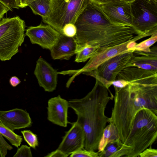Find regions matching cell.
Instances as JSON below:
<instances>
[{"instance_id": "cell-15", "label": "cell", "mask_w": 157, "mask_h": 157, "mask_svg": "<svg viewBox=\"0 0 157 157\" xmlns=\"http://www.w3.org/2000/svg\"><path fill=\"white\" fill-rule=\"evenodd\" d=\"M47 118L49 121L63 127L67 126L68 102L60 95L51 98L48 101Z\"/></svg>"}, {"instance_id": "cell-5", "label": "cell", "mask_w": 157, "mask_h": 157, "mask_svg": "<svg viewBox=\"0 0 157 157\" xmlns=\"http://www.w3.org/2000/svg\"><path fill=\"white\" fill-rule=\"evenodd\" d=\"M25 24L19 16L0 20V60H9L24 41Z\"/></svg>"}, {"instance_id": "cell-4", "label": "cell", "mask_w": 157, "mask_h": 157, "mask_svg": "<svg viewBox=\"0 0 157 157\" xmlns=\"http://www.w3.org/2000/svg\"><path fill=\"white\" fill-rule=\"evenodd\" d=\"M151 110L144 108L136 114L124 144L130 147L127 157H138L146 148L151 147L157 137V116Z\"/></svg>"}, {"instance_id": "cell-16", "label": "cell", "mask_w": 157, "mask_h": 157, "mask_svg": "<svg viewBox=\"0 0 157 157\" xmlns=\"http://www.w3.org/2000/svg\"><path fill=\"white\" fill-rule=\"evenodd\" d=\"M78 45L74 37L61 34L57 43L50 50L53 59L69 60L78 51Z\"/></svg>"}, {"instance_id": "cell-6", "label": "cell", "mask_w": 157, "mask_h": 157, "mask_svg": "<svg viewBox=\"0 0 157 157\" xmlns=\"http://www.w3.org/2000/svg\"><path fill=\"white\" fill-rule=\"evenodd\" d=\"M90 2V0H52L51 13L47 18L42 19L60 33L64 26L75 24L82 10Z\"/></svg>"}, {"instance_id": "cell-29", "label": "cell", "mask_w": 157, "mask_h": 157, "mask_svg": "<svg viewBox=\"0 0 157 157\" xmlns=\"http://www.w3.org/2000/svg\"><path fill=\"white\" fill-rule=\"evenodd\" d=\"M136 0H90V1L98 6L118 3H131Z\"/></svg>"}, {"instance_id": "cell-14", "label": "cell", "mask_w": 157, "mask_h": 157, "mask_svg": "<svg viewBox=\"0 0 157 157\" xmlns=\"http://www.w3.org/2000/svg\"><path fill=\"white\" fill-rule=\"evenodd\" d=\"M0 121L12 131L30 127L32 121L29 113L23 109L15 108L0 110Z\"/></svg>"}, {"instance_id": "cell-35", "label": "cell", "mask_w": 157, "mask_h": 157, "mask_svg": "<svg viewBox=\"0 0 157 157\" xmlns=\"http://www.w3.org/2000/svg\"><path fill=\"white\" fill-rule=\"evenodd\" d=\"M17 6L19 8H25L27 6V0H16Z\"/></svg>"}, {"instance_id": "cell-13", "label": "cell", "mask_w": 157, "mask_h": 157, "mask_svg": "<svg viewBox=\"0 0 157 157\" xmlns=\"http://www.w3.org/2000/svg\"><path fill=\"white\" fill-rule=\"evenodd\" d=\"M34 73L40 86L45 91L51 92L56 89L59 72L43 58L36 61Z\"/></svg>"}, {"instance_id": "cell-33", "label": "cell", "mask_w": 157, "mask_h": 157, "mask_svg": "<svg viewBox=\"0 0 157 157\" xmlns=\"http://www.w3.org/2000/svg\"><path fill=\"white\" fill-rule=\"evenodd\" d=\"M9 10H10L8 7L0 2V20L3 18L4 15Z\"/></svg>"}, {"instance_id": "cell-11", "label": "cell", "mask_w": 157, "mask_h": 157, "mask_svg": "<svg viewBox=\"0 0 157 157\" xmlns=\"http://www.w3.org/2000/svg\"><path fill=\"white\" fill-rule=\"evenodd\" d=\"M85 138L83 129L76 121L66 132L57 149L68 156L74 152L84 148Z\"/></svg>"}, {"instance_id": "cell-10", "label": "cell", "mask_w": 157, "mask_h": 157, "mask_svg": "<svg viewBox=\"0 0 157 157\" xmlns=\"http://www.w3.org/2000/svg\"><path fill=\"white\" fill-rule=\"evenodd\" d=\"M61 34L50 25L42 24L29 27L25 33L32 44L50 50L57 43Z\"/></svg>"}, {"instance_id": "cell-9", "label": "cell", "mask_w": 157, "mask_h": 157, "mask_svg": "<svg viewBox=\"0 0 157 157\" xmlns=\"http://www.w3.org/2000/svg\"><path fill=\"white\" fill-rule=\"evenodd\" d=\"M145 37L144 35L140 34L127 42L101 50L90 59L82 68L77 70L69 71L67 73L74 74V77L81 73L88 75L95 71L101 64L111 58L121 53L129 51L137 44L136 41Z\"/></svg>"}, {"instance_id": "cell-31", "label": "cell", "mask_w": 157, "mask_h": 157, "mask_svg": "<svg viewBox=\"0 0 157 157\" xmlns=\"http://www.w3.org/2000/svg\"><path fill=\"white\" fill-rule=\"evenodd\" d=\"M0 2L8 7L11 11L14 9H19L16 0H0Z\"/></svg>"}, {"instance_id": "cell-34", "label": "cell", "mask_w": 157, "mask_h": 157, "mask_svg": "<svg viewBox=\"0 0 157 157\" xmlns=\"http://www.w3.org/2000/svg\"><path fill=\"white\" fill-rule=\"evenodd\" d=\"M9 82L11 86L14 87L20 84L21 82L17 77L13 76L10 78Z\"/></svg>"}, {"instance_id": "cell-19", "label": "cell", "mask_w": 157, "mask_h": 157, "mask_svg": "<svg viewBox=\"0 0 157 157\" xmlns=\"http://www.w3.org/2000/svg\"><path fill=\"white\" fill-rule=\"evenodd\" d=\"M52 2V0H27V4L34 14L44 19L48 17L51 13Z\"/></svg>"}, {"instance_id": "cell-26", "label": "cell", "mask_w": 157, "mask_h": 157, "mask_svg": "<svg viewBox=\"0 0 157 157\" xmlns=\"http://www.w3.org/2000/svg\"><path fill=\"white\" fill-rule=\"evenodd\" d=\"M77 33L76 27L73 23H69L65 25L62 30V34L69 37H74Z\"/></svg>"}, {"instance_id": "cell-28", "label": "cell", "mask_w": 157, "mask_h": 157, "mask_svg": "<svg viewBox=\"0 0 157 157\" xmlns=\"http://www.w3.org/2000/svg\"><path fill=\"white\" fill-rule=\"evenodd\" d=\"M12 149V147L6 141L0 133V157H5L8 150H10Z\"/></svg>"}, {"instance_id": "cell-2", "label": "cell", "mask_w": 157, "mask_h": 157, "mask_svg": "<svg viewBox=\"0 0 157 157\" xmlns=\"http://www.w3.org/2000/svg\"><path fill=\"white\" fill-rule=\"evenodd\" d=\"M74 37L78 49L86 45L96 46L100 50L131 40L141 34L133 27L113 24L99 6L90 2L75 23Z\"/></svg>"}, {"instance_id": "cell-8", "label": "cell", "mask_w": 157, "mask_h": 157, "mask_svg": "<svg viewBox=\"0 0 157 157\" xmlns=\"http://www.w3.org/2000/svg\"><path fill=\"white\" fill-rule=\"evenodd\" d=\"M134 55V53L131 51L117 55L103 63L95 71L88 75L94 77L109 88L112 82L126 67Z\"/></svg>"}, {"instance_id": "cell-24", "label": "cell", "mask_w": 157, "mask_h": 157, "mask_svg": "<svg viewBox=\"0 0 157 157\" xmlns=\"http://www.w3.org/2000/svg\"><path fill=\"white\" fill-rule=\"evenodd\" d=\"M25 141L32 148L35 149L38 145L37 135L29 130L21 131Z\"/></svg>"}, {"instance_id": "cell-12", "label": "cell", "mask_w": 157, "mask_h": 157, "mask_svg": "<svg viewBox=\"0 0 157 157\" xmlns=\"http://www.w3.org/2000/svg\"><path fill=\"white\" fill-rule=\"evenodd\" d=\"M99 6L113 24L132 27L130 3H118Z\"/></svg>"}, {"instance_id": "cell-32", "label": "cell", "mask_w": 157, "mask_h": 157, "mask_svg": "<svg viewBox=\"0 0 157 157\" xmlns=\"http://www.w3.org/2000/svg\"><path fill=\"white\" fill-rule=\"evenodd\" d=\"M46 157H67V156L60 151L56 149L55 151L49 153Z\"/></svg>"}, {"instance_id": "cell-23", "label": "cell", "mask_w": 157, "mask_h": 157, "mask_svg": "<svg viewBox=\"0 0 157 157\" xmlns=\"http://www.w3.org/2000/svg\"><path fill=\"white\" fill-rule=\"evenodd\" d=\"M157 41V33L151 35V37L140 43H137L130 49L135 52H147L151 50L150 47Z\"/></svg>"}, {"instance_id": "cell-1", "label": "cell", "mask_w": 157, "mask_h": 157, "mask_svg": "<svg viewBox=\"0 0 157 157\" xmlns=\"http://www.w3.org/2000/svg\"><path fill=\"white\" fill-rule=\"evenodd\" d=\"M116 79L123 81L127 85L114 89V106L108 122L115 125L124 143L138 111L147 108L157 115V71L127 67Z\"/></svg>"}, {"instance_id": "cell-21", "label": "cell", "mask_w": 157, "mask_h": 157, "mask_svg": "<svg viewBox=\"0 0 157 157\" xmlns=\"http://www.w3.org/2000/svg\"><path fill=\"white\" fill-rule=\"evenodd\" d=\"M100 51L99 47L86 45L78 49L76 54L75 61L84 62L95 55Z\"/></svg>"}, {"instance_id": "cell-22", "label": "cell", "mask_w": 157, "mask_h": 157, "mask_svg": "<svg viewBox=\"0 0 157 157\" xmlns=\"http://www.w3.org/2000/svg\"><path fill=\"white\" fill-rule=\"evenodd\" d=\"M0 133L7 139L13 145L18 148L23 139L22 136L15 133L4 126L0 121Z\"/></svg>"}, {"instance_id": "cell-3", "label": "cell", "mask_w": 157, "mask_h": 157, "mask_svg": "<svg viewBox=\"0 0 157 157\" xmlns=\"http://www.w3.org/2000/svg\"><path fill=\"white\" fill-rule=\"evenodd\" d=\"M113 98L109 88L96 79L94 87L86 96L68 101L69 107L77 116L76 121L84 130L85 149L94 151L98 150L104 129L108 122L105 109Z\"/></svg>"}, {"instance_id": "cell-7", "label": "cell", "mask_w": 157, "mask_h": 157, "mask_svg": "<svg viewBox=\"0 0 157 157\" xmlns=\"http://www.w3.org/2000/svg\"><path fill=\"white\" fill-rule=\"evenodd\" d=\"M130 5L132 27L140 34L148 36L157 33V3L136 0Z\"/></svg>"}, {"instance_id": "cell-27", "label": "cell", "mask_w": 157, "mask_h": 157, "mask_svg": "<svg viewBox=\"0 0 157 157\" xmlns=\"http://www.w3.org/2000/svg\"><path fill=\"white\" fill-rule=\"evenodd\" d=\"M32 153L30 147L26 145H22L18 149L13 157H32Z\"/></svg>"}, {"instance_id": "cell-20", "label": "cell", "mask_w": 157, "mask_h": 157, "mask_svg": "<svg viewBox=\"0 0 157 157\" xmlns=\"http://www.w3.org/2000/svg\"><path fill=\"white\" fill-rule=\"evenodd\" d=\"M119 139L118 132L116 126L113 124L110 123L104 129L98 143V152L103 150L108 143Z\"/></svg>"}, {"instance_id": "cell-25", "label": "cell", "mask_w": 157, "mask_h": 157, "mask_svg": "<svg viewBox=\"0 0 157 157\" xmlns=\"http://www.w3.org/2000/svg\"><path fill=\"white\" fill-rule=\"evenodd\" d=\"M70 157H99L98 152L90 151L84 148L75 151L71 154Z\"/></svg>"}, {"instance_id": "cell-17", "label": "cell", "mask_w": 157, "mask_h": 157, "mask_svg": "<svg viewBox=\"0 0 157 157\" xmlns=\"http://www.w3.org/2000/svg\"><path fill=\"white\" fill-rule=\"evenodd\" d=\"M140 55L133 56L126 67H134L150 71H157V48L153 46L148 52H139Z\"/></svg>"}, {"instance_id": "cell-18", "label": "cell", "mask_w": 157, "mask_h": 157, "mask_svg": "<svg viewBox=\"0 0 157 157\" xmlns=\"http://www.w3.org/2000/svg\"><path fill=\"white\" fill-rule=\"evenodd\" d=\"M129 147L119 139L108 143L102 151L98 152L100 157H126Z\"/></svg>"}, {"instance_id": "cell-30", "label": "cell", "mask_w": 157, "mask_h": 157, "mask_svg": "<svg viewBox=\"0 0 157 157\" xmlns=\"http://www.w3.org/2000/svg\"><path fill=\"white\" fill-rule=\"evenodd\" d=\"M140 157H157V150L151 147L147 148L140 153L139 155Z\"/></svg>"}, {"instance_id": "cell-36", "label": "cell", "mask_w": 157, "mask_h": 157, "mask_svg": "<svg viewBox=\"0 0 157 157\" xmlns=\"http://www.w3.org/2000/svg\"><path fill=\"white\" fill-rule=\"evenodd\" d=\"M149 0L153 1V2H156V3H157V0Z\"/></svg>"}]
</instances>
